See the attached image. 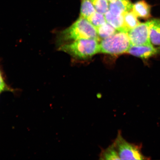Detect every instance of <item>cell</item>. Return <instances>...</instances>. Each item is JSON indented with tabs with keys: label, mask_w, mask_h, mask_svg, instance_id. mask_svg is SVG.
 I'll return each mask as SVG.
<instances>
[{
	"label": "cell",
	"mask_w": 160,
	"mask_h": 160,
	"mask_svg": "<svg viewBox=\"0 0 160 160\" xmlns=\"http://www.w3.org/2000/svg\"><path fill=\"white\" fill-rule=\"evenodd\" d=\"M99 42L92 39L78 40L61 45L59 50L75 59H87L99 53Z\"/></svg>",
	"instance_id": "7a4b0ae2"
},
{
	"label": "cell",
	"mask_w": 160,
	"mask_h": 160,
	"mask_svg": "<svg viewBox=\"0 0 160 160\" xmlns=\"http://www.w3.org/2000/svg\"><path fill=\"white\" fill-rule=\"evenodd\" d=\"M127 53L143 59H147L160 53L159 48H156L151 44L145 45H132Z\"/></svg>",
	"instance_id": "8992f818"
},
{
	"label": "cell",
	"mask_w": 160,
	"mask_h": 160,
	"mask_svg": "<svg viewBox=\"0 0 160 160\" xmlns=\"http://www.w3.org/2000/svg\"><path fill=\"white\" fill-rule=\"evenodd\" d=\"M101 160H120L118 153L113 143L105 149H102L99 155Z\"/></svg>",
	"instance_id": "4fadbf2b"
},
{
	"label": "cell",
	"mask_w": 160,
	"mask_h": 160,
	"mask_svg": "<svg viewBox=\"0 0 160 160\" xmlns=\"http://www.w3.org/2000/svg\"><path fill=\"white\" fill-rule=\"evenodd\" d=\"M85 39L101 41L96 28L87 19L80 17L72 25L60 33L58 40L62 44Z\"/></svg>",
	"instance_id": "6da1fadb"
},
{
	"label": "cell",
	"mask_w": 160,
	"mask_h": 160,
	"mask_svg": "<svg viewBox=\"0 0 160 160\" xmlns=\"http://www.w3.org/2000/svg\"><path fill=\"white\" fill-rule=\"evenodd\" d=\"M108 1H109V2L110 1H113V0H107Z\"/></svg>",
	"instance_id": "ac0fdd59"
},
{
	"label": "cell",
	"mask_w": 160,
	"mask_h": 160,
	"mask_svg": "<svg viewBox=\"0 0 160 160\" xmlns=\"http://www.w3.org/2000/svg\"><path fill=\"white\" fill-rule=\"evenodd\" d=\"M104 15L107 22L112 26L118 31L128 32L125 28L123 15H113L108 11Z\"/></svg>",
	"instance_id": "30bf717a"
},
{
	"label": "cell",
	"mask_w": 160,
	"mask_h": 160,
	"mask_svg": "<svg viewBox=\"0 0 160 160\" xmlns=\"http://www.w3.org/2000/svg\"><path fill=\"white\" fill-rule=\"evenodd\" d=\"M123 17L125 28L128 32L141 23L132 10L124 14Z\"/></svg>",
	"instance_id": "7c38bea8"
},
{
	"label": "cell",
	"mask_w": 160,
	"mask_h": 160,
	"mask_svg": "<svg viewBox=\"0 0 160 160\" xmlns=\"http://www.w3.org/2000/svg\"><path fill=\"white\" fill-rule=\"evenodd\" d=\"M149 38L152 44L160 46V18L150 21Z\"/></svg>",
	"instance_id": "9c48e42d"
},
{
	"label": "cell",
	"mask_w": 160,
	"mask_h": 160,
	"mask_svg": "<svg viewBox=\"0 0 160 160\" xmlns=\"http://www.w3.org/2000/svg\"><path fill=\"white\" fill-rule=\"evenodd\" d=\"M96 29L98 36L101 40L111 37L118 32L115 28L107 22Z\"/></svg>",
	"instance_id": "8fae6325"
},
{
	"label": "cell",
	"mask_w": 160,
	"mask_h": 160,
	"mask_svg": "<svg viewBox=\"0 0 160 160\" xmlns=\"http://www.w3.org/2000/svg\"><path fill=\"white\" fill-rule=\"evenodd\" d=\"M5 91L14 92V90L11 88L7 85L4 79L2 73L0 69V93Z\"/></svg>",
	"instance_id": "e0dca14e"
},
{
	"label": "cell",
	"mask_w": 160,
	"mask_h": 160,
	"mask_svg": "<svg viewBox=\"0 0 160 160\" xmlns=\"http://www.w3.org/2000/svg\"><path fill=\"white\" fill-rule=\"evenodd\" d=\"M149 24L150 21L140 23L128 32L132 45L151 44L149 38Z\"/></svg>",
	"instance_id": "5b68a950"
},
{
	"label": "cell",
	"mask_w": 160,
	"mask_h": 160,
	"mask_svg": "<svg viewBox=\"0 0 160 160\" xmlns=\"http://www.w3.org/2000/svg\"><path fill=\"white\" fill-rule=\"evenodd\" d=\"M96 28L107 22L104 15L96 12L87 19Z\"/></svg>",
	"instance_id": "9a60e30c"
},
{
	"label": "cell",
	"mask_w": 160,
	"mask_h": 160,
	"mask_svg": "<svg viewBox=\"0 0 160 160\" xmlns=\"http://www.w3.org/2000/svg\"><path fill=\"white\" fill-rule=\"evenodd\" d=\"M132 6L130 0H113L109 2V11L113 15H122L131 11Z\"/></svg>",
	"instance_id": "52a82bcc"
},
{
	"label": "cell",
	"mask_w": 160,
	"mask_h": 160,
	"mask_svg": "<svg viewBox=\"0 0 160 160\" xmlns=\"http://www.w3.org/2000/svg\"><path fill=\"white\" fill-rule=\"evenodd\" d=\"M96 12L104 15L109 10V2L107 0H91Z\"/></svg>",
	"instance_id": "2e32d148"
},
{
	"label": "cell",
	"mask_w": 160,
	"mask_h": 160,
	"mask_svg": "<svg viewBox=\"0 0 160 160\" xmlns=\"http://www.w3.org/2000/svg\"><path fill=\"white\" fill-rule=\"evenodd\" d=\"M151 6L145 0H141L133 4L132 11L137 17L147 19L151 17Z\"/></svg>",
	"instance_id": "ba28073f"
},
{
	"label": "cell",
	"mask_w": 160,
	"mask_h": 160,
	"mask_svg": "<svg viewBox=\"0 0 160 160\" xmlns=\"http://www.w3.org/2000/svg\"><path fill=\"white\" fill-rule=\"evenodd\" d=\"M128 32L118 31L99 43V53L111 55L127 53L131 46Z\"/></svg>",
	"instance_id": "3957f363"
},
{
	"label": "cell",
	"mask_w": 160,
	"mask_h": 160,
	"mask_svg": "<svg viewBox=\"0 0 160 160\" xmlns=\"http://www.w3.org/2000/svg\"><path fill=\"white\" fill-rule=\"evenodd\" d=\"M120 160H145L148 159L141 152V145L128 142L124 138L121 131L118 132L117 137L112 143Z\"/></svg>",
	"instance_id": "277c9868"
},
{
	"label": "cell",
	"mask_w": 160,
	"mask_h": 160,
	"mask_svg": "<svg viewBox=\"0 0 160 160\" xmlns=\"http://www.w3.org/2000/svg\"><path fill=\"white\" fill-rule=\"evenodd\" d=\"M96 12L91 0H81L80 17L87 19Z\"/></svg>",
	"instance_id": "5bb4252c"
}]
</instances>
